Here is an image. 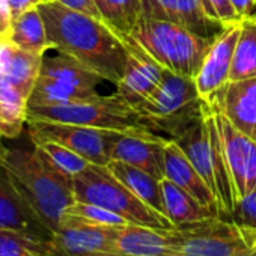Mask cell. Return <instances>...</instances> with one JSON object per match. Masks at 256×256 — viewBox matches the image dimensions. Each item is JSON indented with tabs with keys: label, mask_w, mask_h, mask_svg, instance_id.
<instances>
[{
	"label": "cell",
	"mask_w": 256,
	"mask_h": 256,
	"mask_svg": "<svg viewBox=\"0 0 256 256\" xmlns=\"http://www.w3.org/2000/svg\"><path fill=\"white\" fill-rule=\"evenodd\" d=\"M38 10L53 50L76 59L104 82L114 86L120 82L128 64V48L124 40L102 20L50 0Z\"/></svg>",
	"instance_id": "obj_1"
},
{
	"label": "cell",
	"mask_w": 256,
	"mask_h": 256,
	"mask_svg": "<svg viewBox=\"0 0 256 256\" xmlns=\"http://www.w3.org/2000/svg\"><path fill=\"white\" fill-rule=\"evenodd\" d=\"M4 169L44 224L56 232L65 211L76 202L72 178L58 170L32 140L8 148Z\"/></svg>",
	"instance_id": "obj_2"
},
{
	"label": "cell",
	"mask_w": 256,
	"mask_h": 256,
	"mask_svg": "<svg viewBox=\"0 0 256 256\" xmlns=\"http://www.w3.org/2000/svg\"><path fill=\"white\" fill-rule=\"evenodd\" d=\"M138 44L164 70L194 78L211 48L212 41L170 22L144 17L136 28L124 35Z\"/></svg>",
	"instance_id": "obj_3"
},
{
	"label": "cell",
	"mask_w": 256,
	"mask_h": 256,
	"mask_svg": "<svg viewBox=\"0 0 256 256\" xmlns=\"http://www.w3.org/2000/svg\"><path fill=\"white\" fill-rule=\"evenodd\" d=\"M151 132L175 139L204 116V101L194 78L166 70L157 89L134 107Z\"/></svg>",
	"instance_id": "obj_4"
},
{
	"label": "cell",
	"mask_w": 256,
	"mask_h": 256,
	"mask_svg": "<svg viewBox=\"0 0 256 256\" xmlns=\"http://www.w3.org/2000/svg\"><path fill=\"white\" fill-rule=\"evenodd\" d=\"M72 188L77 202L106 208L128 223L156 229H176L166 216L152 210L124 186L107 166L89 164L72 178Z\"/></svg>",
	"instance_id": "obj_5"
},
{
	"label": "cell",
	"mask_w": 256,
	"mask_h": 256,
	"mask_svg": "<svg viewBox=\"0 0 256 256\" xmlns=\"http://www.w3.org/2000/svg\"><path fill=\"white\" fill-rule=\"evenodd\" d=\"M170 140L178 144L216 196L218 216L230 220L234 198L212 110L204 102V116L182 134Z\"/></svg>",
	"instance_id": "obj_6"
},
{
	"label": "cell",
	"mask_w": 256,
	"mask_h": 256,
	"mask_svg": "<svg viewBox=\"0 0 256 256\" xmlns=\"http://www.w3.org/2000/svg\"><path fill=\"white\" fill-rule=\"evenodd\" d=\"M28 120H50L62 124L84 125L101 130H114L122 133H154L142 124L134 107L126 104L116 94L98 96L89 101L56 104V106H29Z\"/></svg>",
	"instance_id": "obj_7"
},
{
	"label": "cell",
	"mask_w": 256,
	"mask_h": 256,
	"mask_svg": "<svg viewBox=\"0 0 256 256\" xmlns=\"http://www.w3.org/2000/svg\"><path fill=\"white\" fill-rule=\"evenodd\" d=\"M104 82L98 74L59 53L44 56L41 72L29 98V106H56L89 101L101 96L98 86Z\"/></svg>",
	"instance_id": "obj_8"
},
{
	"label": "cell",
	"mask_w": 256,
	"mask_h": 256,
	"mask_svg": "<svg viewBox=\"0 0 256 256\" xmlns=\"http://www.w3.org/2000/svg\"><path fill=\"white\" fill-rule=\"evenodd\" d=\"M178 229L186 256H256V244H247L240 229L218 216Z\"/></svg>",
	"instance_id": "obj_9"
},
{
	"label": "cell",
	"mask_w": 256,
	"mask_h": 256,
	"mask_svg": "<svg viewBox=\"0 0 256 256\" xmlns=\"http://www.w3.org/2000/svg\"><path fill=\"white\" fill-rule=\"evenodd\" d=\"M229 175L234 205L256 187V142L241 133L217 107H211Z\"/></svg>",
	"instance_id": "obj_10"
},
{
	"label": "cell",
	"mask_w": 256,
	"mask_h": 256,
	"mask_svg": "<svg viewBox=\"0 0 256 256\" xmlns=\"http://www.w3.org/2000/svg\"><path fill=\"white\" fill-rule=\"evenodd\" d=\"M113 132L74 124L28 120V134L34 144L44 140L60 144L82 156L90 164L100 166L110 163V140Z\"/></svg>",
	"instance_id": "obj_11"
},
{
	"label": "cell",
	"mask_w": 256,
	"mask_h": 256,
	"mask_svg": "<svg viewBox=\"0 0 256 256\" xmlns=\"http://www.w3.org/2000/svg\"><path fill=\"white\" fill-rule=\"evenodd\" d=\"M119 226L92 224L64 214L60 226L50 240L53 256H89L96 252H114Z\"/></svg>",
	"instance_id": "obj_12"
},
{
	"label": "cell",
	"mask_w": 256,
	"mask_h": 256,
	"mask_svg": "<svg viewBox=\"0 0 256 256\" xmlns=\"http://www.w3.org/2000/svg\"><path fill=\"white\" fill-rule=\"evenodd\" d=\"M241 22L228 26L211 44L199 72L194 77L199 95L208 106H214L230 83V70L240 35Z\"/></svg>",
	"instance_id": "obj_13"
},
{
	"label": "cell",
	"mask_w": 256,
	"mask_h": 256,
	"mask_svg": "<svg viewBox=\"0 0 256 256\" xmlns=\"http://www.w3.org/2000/svg\"><path fill=\"white\" fill-rule=\"evenodd\" d=\"M169 139L157 134L113 132L110 140V162L118 160L145 170L157 180H163L164 151Z\"/></svg>",
	"instance_id": "obj_14"
},
{
	"label": "cell",
	"mask_w": 256,
	"mask_h": 256,
	"mask_svg": "<svg viewBox=\"0 0 256 256\" xmlns=\"http://www.w3.org/2000/svg\"><path fill=\"white\" fill-rule=\"evenodd\" d=\"M128 48V64L120 82L116 84V95L132 107L145 101L162 83L166 70L148 56L138 44L120 36Z\"/></svg>",
	"instance_id": "obj_15"
},
{
	"label": "cell",
	"mask_w": 256,
	"mask_h": 256,
	"mask_svg": "<svg viewBox=\"0 0 256 256\" xmlns=\"http://www.w3.org/2000/svg\"><path fill=\"white\" fill-rule=\"evenodd\" d=\"M144 17L175 23L210 41L226 29L206 16L202 0H144Z\"/></svg>",
	"instance_id": "obj_16"
},
{
	"label": "cell",
	"mask_w": 256,
	"mask_h": 256,
	"mask_svg": "<svg viewBox=\"0 0 256 256\" xmlns=\"http://www.w3.org/2000/svg\"><path fill=\"white\" fill-rule=\"evenodd\" d=\"M180 248V229H156L133 223L119 226L114 241V252L126 256H163Z\"/></svg>",
	"instance_id": "obj_17"
},
{
	"label": "cell",
	"mask_w": 256,
	"mask_h": 256,
	"mask_svg": "<svg viewBox=\"0 0 256 256\" xmlns=\"http://www.w3.org/2000/svg\"><path fill=\"white\" fill-rule=\"evenodd\" d=\"M0 229H12L52 240L53 232L22 196L5 169L0 170Z\"/></svg>",
	"instance_id": "obj_18"
},
{
	"label": "cell",
	"mask_w": 256,
	"mask_h": 256,
	"mask_svg": "<svg viewBox=\"0 0 256 256\" xmlns=\"http://www.w3.org/2000/svg\"><path fill=\"white\" fill-rule=\"evenodd\" d=\"M211 107L220 108L234 126L256 142V77L230 82Z\"/></svg>",
	"instance_id": "obj_19"
},
{
	"label": "cell",
	"mask_w": 256,
	"mask_h": 256,
	"mask_svg": "<svg viewBox=\"0 0 256 256\" xmlns=\"http://www.w3.org/2000/svg\"><path fill=\"white\" fill-rule=\"evenodd\" d=\"M164 178L175 182L178 187H181L196 200H199L205 208L218 216V205L216 196L212 194L204 178L199 175V172L194 169V166L190 163L184 151L178 146L176 142L170 139L164 151Z\"/></svg>",
	"instance_id": "obj_20"
},
{
	"label": "cell",
	"mask_w": 256,
	"mask_h": 256,
	"mask_svg": "<svg viewBox=\"0 0 256 256\" xmlns=\"http://www.w3.org/2000/svg\"><path fill=\"white\" fill-rule=\"evenodd\" d=\"M29 96L0 76V138L16 140L28 125Z\"/></svg>",
	"instance_id": "obj_21"
},
{
	"label": "cell",
	"mask_w": 256,
	"mask_h": 256,
	"mask_svg": "<svg viewBox=\"0 0 256 256\" xmlns=\"http://www.w3.org/2000/svg\"><path fill=\"white\" fill-rule=\"evenodd\" d=\"M162 190L164 200V214L176 229L216 216L199 200H196L190 193H187L168 178L162 180Z\"/></svg>",
	"instance_id": "obj_22"
},
{
	"label": "cell",
	"mask_w": 256,
	"mask_h": 256,
	"mask_svg": "<svg viewBox=\"0 0 256 256\" xmlns=\"http://www.w3.org/2000/svg\"><path fill=\"white\" fill-rule=\"evenodd\" d=\"M107 168L110 172L124 184L130 188L140 200L150 205L157 212L164 214V200H163V190L162 181L154 178L152 175L146 174L145 170L134 168L128 163L112 160Z\"/></svg>",
	"instance_id": "obj_23"
},
{
	"label": "cell",
	"mask_w": 256,
	"mask_h": 256,
	"mask_svg": "<svg viewBox=\"0 0 256 256\" xmlns=\"http://www.w3.org/2000/svg\"><path fill=\"white\" fill-rule=\"evenodd\" d=\"M10 40L20 50L35 54H44L47 50H53V44L48 40L44 18L38 8L24 11L12 20Z\"/></svg>",
	"instance_id": "obj_24"
},
{
	"label": "cell",
	"mask_w": 256,
	"mask_h": 256,
	"mask_svg": "<svg viewBox=\"0 0 256 256\" xmlns=\"http://www.w3.org/2000/svg\"><path fill=\"white\" fill-rule=\"evenodd\" d=\"M101 20L119 36L128 35L144 18V0H94Z\"/></svg>",
	"instance_id": "obj_25"
},
{
	"label": "cell",
	"mask_w": 256,
	"mask_h": 256,
	"mask_svg": "<svg viewBox=\"0 0 256 256\" xmlns=\"http://www.w3.org/2000/svg\"><path fill=\"white\" fill-rule=\"evenodd\" d=\"M256 77V17L241 20V29L235 46L230 82Z\"/></svg>",
	"instance_id": "obj_26"
},
{
	"label": "cell",
	"mask_w": 256,
	"mask_h": 256,
	"mask_svg": "<svg viewBox=\"0 0 256 256\" xmlns=\"http://www.w3.org/2000/svg\"><path fill=\"white\" fill-rule=\"evenodd\" d=\"M44 54H35L24 50H20L16 47L12 60L10 64V68L5 76L12 84H16L18 89H22L29 98L32 95V90L36 84V80L41 72Z\"/></svg>",
	"instance_id": "obj_27"
},
{
	"label": "cell",
	"mask_w": 256,
	"mask_h": 256,
	"mask_svg": "<svg viewBox=\"0 0 256 256\" xmlns=\"http://www.w3.org/2000/svg\"><path fill=\"white\" fill-rule=\"evenodd\" d=\"M35 254H50V240L22 230L0 229V256Z\"/></svg>",
	"instance_id": "obj_28"
},
{
	"label": "cell",
	"mask_w": 256,
	"mask_h": 256,
	"mask_svg": "<svg viewBox=\"0 0 256 256\" xmlns=\"http://www.w3.org/2000/svg\"><path fill=\"white\" fill-rule=\"evenodd\" d=\"M35 146L44 154V157L58 170H60L62 174H65L70 178H74L76 175L83 172L90 164L88 160H84L82 156H78L72 150L60 145V144L52 142V140L38 142V144H35Z\"/></svg>",
	"instance_id": "obj_29"
},
{
	"label": "cell",
	"mask_w": 256,
	"mask_h": 256,
	"mask_svg": "<svg viewBox=\"0 0 256 256\" xmlns=\"http://www.w3.org/2000/svg\"><path fill=\"white\" fill-rule=\"evenodd\" d=\"M230 222L240 229L247 244L254 246L256 242V187L234 205Z\"/></svg>",
	"instance_id": "obj_30"
},
{
	"label": "cell",
	"mask_w": 256,
	"mask_h": 256,
	"mask_svg": "<svg viewBox=\"0 0 256 256\" xmlns=\"http://www.w3.org/2000/svg\"><path fill=\"white\" fill-rule=\"evenodd\" d=\"M65 214L74 216L80 220H84L88 223L92 224H102V226H124L128 224V222L120 217L116 212H112L106 208H101L98 205H92V204H84V202H74L71 206H68V210L65 211Z\"/></svg>",
	"instance_id": "obj_31"
},
{
	"label": "cell",
	"mask_w": 256,
	"mask_h": 256,
	"mask_svg": "<svg viewBox=\"0 0 256 256\" xmlns=\"http://www.w3.org/2000/svg\"><path fill=\"white\" fill-rule=\"evenodd\" d=\"M202 4L206 16L224 28L241 22L230 0H202Z\"/></svg>",
	"instance_id": "obj_32"
},
{
	"label": "cell",
	"mask_w": 256,
	"mask_h": 256,
	"mask_svg": "<svg viewBox=\"0 0 256 256\" xmlns=\"http://www.w3.org/2000/svg\"><path fill=\"white\" fill-rule=\"evenodd\" d=\"M50 2H56L59 5H64L70 10H74V11H78V12H83V14H88L90 17H95V18H100V12L95 6V2L94 0H50Z\"/></svg>",
	"instance_id": "obj_33"
},
{
	"label": "cell",
	"mask_w": 256,
	"mask_h": 256,
	"mask_svg": "<svg viewBox=\"0 0 256 256\" xmlns=\"http://www.w3.org/2000/svg\"><path fill=\"white\" fill-rule=\"evenodd\" d=\"M14 52L16 46L11 42L10 38H0V76L8 71Z\"/></svg>",
	"instance_id": "obj_34"
},
{
	"label": "cell",
	"mask_w": 256,
	"mask_h": 256,
	"mask_svg": "<svg viewBox=\"0 0 256 256\" xmlns=\"http://www.w3.org/2000/svg\"><path fill=\"white\" fill-rule=\"evenodd\" d=\"M47 0H10V6H11V12H12V18H17L20 14H23L24 11H29L32 8H38L40 5H42Z\"/></svg>",
	"instance_id": "obj_35"
},
{
	"label": "cell",
	"mask_w": 256,
	"mask_h": 256,
	"mask_svg": "<svg viewBox=\"0 0 256 256\" xmlns=\"http://www.w3.org/2000/svg\"><path fill=\"white\" fill-rule=\"evenodd\" d=\"M236 14L240 16V18H247L253 16V10H254V0H230Z\"/></svg>",
	"instance_id": "obj_36"
},
{
	"label": "cell",
	"mask_w": 256,
	"mask_h": 256,
	"mask_svg": "<svg viewBox=\"0 0 256 256\" xmlns=\"http://www.w3.org/2000/svg\"><path fill=\"white\" fill-rule=\"evenodd\" d=\"M6 152H8V146H5L0 140V170L4 169V164H5V157H6Z\"/></svg>",
	"instance_id": "obj_37"
},
{
	"label": "cell",
	"mask_w": 256,
	"mask_h": 256,
	"mask_svg": "<svg viewBox=\"0 0 256 256\" xmlns=\"http://www.w3.org/2000/svg\"><path fill=\"white\" fill-rule=\"evenodd\" d=\"M89 256H126V254H120L116 252H96V253H92Z\"/></svg>",
	"instance_id": "obj_38"
},
{
	"label": "cell",
	"mask_w": 256,
	"mask_h": 256,
	"mask_svg": "<svg viewBox=\"0 0 256 256\" xmlns=\"http://www.w3.org/2000/svg\"><path fill=\"white\" fill-rule=\"evenodd\" d=\"M163 256H186V254L180 253V252H175V253H168V254H163Z\"/></svg>",
	"instance_id": "obj_39"
},
{
	"label": "cell",
	"mask_w": 256,
	"mask_h": 256,
	"mask_svg": "<svg viewBox=\"0 0 256 256\" xmlns=\"http://www.w3.org/2000/svg\"><path fill=\"white\" fill-rule=\"evenodd\" d=\"M252 17H256V0H254V10H253V16Z\"/></svg>",
	"instance_id": "obj_40"
},
{
	"label": "cell",
	"mask_w": 256,
	"mask_h": 256,
	"mask_svg": "<svg viewBox=\"0 0 256 256\" xmlns=\"http://www.w3.org/2000/svg\"><path fill=\"white\" fill-rule=\"evenodd\" d=\"M35 256H50V254H35Z\"/></svg>",
	"instance_id": "obj_41"
},
{
	"label": "cell",
	"mask_w": 256,
	"mask_h": 256,
	"mask_svg": "<svg viewBox=\"0 0 256 256\" xmlns=\"http://www.w3.org/2000/svg\"><path fill=\"white\" fill-rule=\"evenodd\" d=\"M50 256H53V254H50Z\"/></svg>",
	"instance_id": "obj_42"
},
{
	"label": "cell",
	"mask_w": 256,
	"mask_h": 256,
	"mask_svg": "<svg viewBox=\"0 0 256 256\" xmlns=\"http://www.w3.org/2000/svg\"><path fill=\"white\" fill-rule=\"evenodd\" d=\"M254 244H256V242H254Z\"/></svg>",
	"instance_id": "obj_43"
}]
</instances>
